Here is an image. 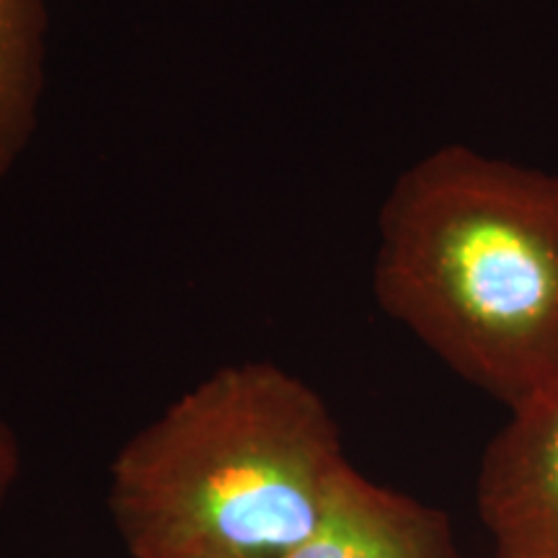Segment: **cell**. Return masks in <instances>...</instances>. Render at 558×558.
<instances>
[{
  "mask_svg": "<svg viewBox=\"0 0 558 558\" xmlns=\"http://www.w3.org/2000/svg\"><path fill=\"white\" fill-rule=\"evenodd\" d=\"M373 292L512 411L558 386V173L442 145L390 186Z\"/></svg>",
  "mask_w": 558,
  "mask_h": 558,
  "instance_id": "cell-1",
  "label": "cell"
},
{
  "mask_svg": "<svg viewBox=\"0 0 558 558\" xmlns=\"http://www.w3.org/2000/svg\"><path fill=\"white\" fill-rule=\"evenodd\" d=\"M329 403L269 360L222 365L122 445L107 509L130 558H279L357 478Z\"/></svg>",
  "mask_w": 558,
  "mask_h": 558,
  "instance_id": "cell-2",
  "label": "cell"
},
{
  "mask_svg": "<svg viewBox=\"0 0 558 558\" xmlns=\"http://www.w3.org/2000/svg\"><path fill=\"white\" fill-rule=\"evenodd\" d=\"M476 507L492 558H558V386L509 411L486 445Z\"/></svg>",
  "mask_w": 558,
  "mask_h": 558,
  "instance_id": "cell-3",
  "label": "cell"
},
{
  "mask_svg": "<svg viewBox=\"0 0 558 558\" xmlns=\"http://www.w3.org/2000/svg\"><path fill=\"white\" fill-rule=\"evenodd\" d=\"M279 558H460V550L442 509L357 473L329 525Z\"/></svg>",
  "mask_w": 558,
  "mask_h": 558,
  "instance_id": "cell-4",
  "label": "cell"
},
{
  "mask_svg": "<svg viewBox=\"0 0 558 558\" xmlns=\"http://www.w3.org/2000/svg\"><path fill=\"white\" fill-rule=\"evenodd\" d=\"M47 29L45 0H0V181L37 132L47 81Z\"/></svg>",
  "mask_w": 558,
  "mask_h": 558,
  "instance_id": "cell-5",
  "label": "cell"
},
{
  "mask_svg": "<svg viewBox=\"0 0 558 558\" xmlns=\"http://www.w3.org/2000/svg\"><path fill=\"white\" fill-rule=\"evenodd\" d=\"M24 469V450H21V439L16 429L11 427L9 418L0 411V509L11 499L13 488H16Z\"/></svg>",
  "mask_w": 558,
  "mask_h": 558,
  "instance_id": "cell-6",
  "label": "cell"
}]
</instances>
